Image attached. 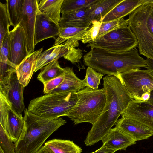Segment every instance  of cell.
<instances>
[{
    "label": "cell",
    "mask_w": 153,
    "mask_h": 153,
    "mask_svg": "<svg viewBox=\"0 0 153 153\" xmlns=\"http://www.w3.org/2000/svg\"><path fill=\"white\" fill-rule=\"evenodd\" d=\"M103 80V88L106 96L105 104L84 141L86 146H91L102 140L133 100L119 77L107 75Z\"/></svg>",
    "instance_id": "6da1fadb"
},
{
    "label": "cell",
    "mask_w": 153,
    "mask_h": 153,
    "mask_svg": "<svg viewBox=\"0 0 153 153\" xmlns=\"http://www.w3.org/2000/svg\"><path fill=\"white\" fill-rule=\"evenodd\" d=\"M83 62L85 65L100 73L117 77L121 73L147 67L146 60L140 56L136 48L121 53L91 48L84 55Z\"/></svg>",
    "instance_id": "7a4b0ae2"
},
{
    "label": "cell",
    "mask_w": 153,
    "mask_h": 153,
    "mask_svg": "<svg viewBox=\"0 0 153 153\" xmlns=\"http://www.w3.org/2000/svg\"><path fill=\"white\" fill-rule=\"evenodd\" d=\"M24 126L21 134L15 144L16 153H36L47 138L67 121L61 117L48 119L24 111Z\"/></svg>",
    "instance_id": "3957f363"
},
{
    "label": "cell",
    "mask_w": 153,
    "mask_h": 153,
    "mask_svg": "<svg viewBox=\"0 0 153 153\" xmlns=\"http://www.w3.org/2000/svg\"><path fill=\"white\" fill-rule=\"evenodd\" d=\"M76 93L78 100L66 116L75 124L88 122L93 125L101 115L105 104L104 89L94 90L86 87Z\"/></svg>",
    "instance_id": "277c9868"
},
{
    "label": "cell",
    "mask_w": 153,
    "mask_h": 153,
    "mask_svg": "<svg viewBox=\"0 0 153 153\" xmlns=\"http://www.w3.org/2000/svg\"><path fill=\"white\" fill-rule=\"evenodd\" d=\"M76 93H51L31 100L28 110L32 113L48 119L66 116L76 104Z\"/></svg>",
    "instance_id": "5b68a950"
},
{
    "label": "cell",
    "mask_w": 153,
    "mask_h": 153,
    "mask_svg": "<svg viewBox=\"0 0 153 153\" xmlns=\"http://www.w3.org/2000/svg\"><path fill=\"white\" fill-rule=\"evenodd\" d=\"M137 39L129 26L112 31L88 43L87 47H94L121 53L137 47Z\"/></svg>",
    "instance_id": "8992f818"
},
{
    "label": "cell",
    "mask_w": 153,
    "mask_h": 153,
    "mask_svg": "<svg viewBox=\"0 0 153 153\" xmlns=\"http://www.w3.org/2000/svg\"><path fill=\"white\" fill-rule=\"evenodd\" d=\"M78 41L75 39H69L60 45L53 46L42 52L38 59L34 72L62 57L74 65L78 63L83 55L82 50L75 48L79 45Z\"/></svg>",
    "instance_id": "52a82bcc"
},
{
    "label": "cell",
    "mask_w": 153,
    "mask_h": 153,
    "mask_svg": "<svg viewBox=\"0 0 153 153\" xmlns=\"http://www.w3.org/2000/svg\"><path fill=\"white\" fill-rule=\"evenodd\" d=\"M118 77L135 101H141L143 94L153 90V76L147 70H132L121 73Z\"/></svg>",
    "instance_id": "ba28073f"
},
{
    "label": "cell",
    "mask_w": 153,
    "mask_h": 153,
    "mask_svg": "<svg viewBox=\"0 0 153 153\" xmlns=\"http://www.w3.org/2000/svg\"><path fill=\"white\" fill-rule=\"evenodd\" d=\"M0 124L16 143L22 132L24 117L20 116L6 96L0 92Z\"/></svg>",
    "instance_id": "9c48e42d"
},
{
    "label": "cell",
    "mask_w": 153,
    "mask_h": 153,
    "mask_svg": "<svg viewBox=\"0 0 153 153\" xmlns=\"http://www.w3.org/2000/svg\"><path fill=\"white\" fill-rule=\"evenodd\" d=\"M24 87L18 79L15 71L3 80L0 81V92L3 93L21 116L25 111L23 97Z\"/></svg>",
    "instance_id": "30bf717a"
},
{
    "label": "cell",
    "mask_w": 153,
    "mask_h": 153,
    "mask_svg": "<svg viewBox=\"0 0 153 153\" xmlns=\"http://www.w3.org/2000/svg\"><path fill=\"white\" fill-rule=\"evenodd\" d=\"M39 1L37 0H24L23 13L19 24L25 33L29 55L34 51L35 27Z\"/></svg>",
    "instance_id": "8fae6325"
},
{
    "label": "cell",
    "mask_w": 153,
    "mask_h": 153,
    "mask_svg": "<svg viewBox=\"0 0 153 153\" xmlns=\"http://www.w3.org/2000/svg\"><path fill=\"white\" fill-rule=\"evenodd\" d=\"M8 59L16 68L28 55L24 30L19 24L9 32Z\"/></svg>",
    "instance_id": "7c38bea8"
},
{
    "label": "cell",
    "mask_w": 153,
    "mask_h": 153,
    "mask_svg": "<svg viewBox=\"0 0 153 153\" xmlns=\"http://www.w3.org/2000/svg\"><path fill=\"white\" fill-rule=\"evenodd\" d=\"M121 115V117L142 124L153 131V105L146 101L132 100Z\"/></svg>",
    "instance_id": "4fadbf2b"
},
{
    "label": "cell",
    "mask_w": 153,
    "mask_h": 153,
    "mask_svg": "<svg viewBox=\"0 0 153 153\" xmlns=\"http://www.w3.org/2000/svg\"><path fill=\"white\" fill-rule=\"evenodd\" d=\"M60 28L59 24L39 10L36 16L35 27V46L44 40L58 36Z\"/></svg>",
    "instance_id": "5bb4252c"
},
{
    "label": "cell",
    "mask_w": 153,
    "mask_h": 153,
    "mask_svg": "<svg viewBox=\"0 0 153 153\" xmlns=\"http://www.w3.org/2000/svg\"><path fill=\"white\" fill-rule=\"evenodd\" d=\"M97 3L85 9L62 13L59 23V26L82 28L90 27L92 22L90 19V15Z\"/></svg>",
    "instance_id": "9a60e30c"
},
{
    "label": "cell",
    "mask_w": 153,
    "mask_h": 153,
    "mask_svg": "<svg viewBox=\"0 0 153 153\" xmlns=\"http://www.w3.org/2000/svg\"><path fill=\"white\" fill-rule=\"evenodd\" d=\"M115 126L131 136L136 141L147 139L153 136V131L147 126L132 119L121 117Z\"/></svg>",
    "instance_id": "2e32d148"
},
{
    "label": "cell",
    "mask_w": 153,
    "mask_h": 153,
    "mask_svg": "<svg viewBox=\"0 0 153 153\" xmlns=\"http://www.w3.org/2000/svg\"><path fill=\"white\" fill-rule=\"evenodd\" d=\"M102 141L103 144L116 151L126 150L128 146L136 143L131 136L116 126L111 128Z\"/></svg>",
    "instance_id": "e0dca14e"
},
{
    "label": "cell",
    "mask_w": 153,
    "mask_h": 153,
    "mask_svg": "<svg viewBox=\"0 0 153 153\" xmlns=\"http://www.w3.org/2000/svg\"><path fill=\"white\" fill-rule=\"evenodd\" d=\"M43 48L29 55L16 69V73L19 83L24 87L29 84L35 71L38 59Z\"/></svg>",
    "instance_id": "ac0fdd59"
},
{
    "label": "cell",
    "mask_w": 153,
    "mask_h": 153,
    "mask_svg": "<svg viewBox=\"0 0 153 153\" xmlns=\"http://www.w3.org/2000/svg\"><path fill=\"white\" fill-rule=\"evenodd\" d=\"M148 0H123L103 19L105 22L124 18L137 8L147 2Z\"/></svg>",
    "instance_id": "d6986e66"
},
{
    "label": "cell",
    "mask_w": 153,
    "mask_h": 153,
    "mask_svg": "<svg viewBox=\"0 0 153 153\" xmlns=\"http://www.w3.org/2000/svg\"><path fill=\"white\" fill-rule=\"evenodd\" d=\"M64 69L65 76L63 82L51 93H76L87 86L85 79L81 80L79 78L74 74L72 68L67 67Z\"/></svg>",
    "instance_id": "ffe728a7"
},
{
    "label": "cell",
    "mask_w": 153,
    "mask_h": 153,
    "mask_svg": "<svg viewBox=\"0 0 153 153\" xmlns=\"http://www.w3.org/2000/svg\"><path fill=\"white\" fill-rule=\"evenodd\" d=\"M44 146L49 153H81L82 150L72 141L58 139L48 140Z\"/></svg>",
    "instance_id": "44dd1931"
},
{
    "label": "cell",
    "mask_w": 153,
    "mask_h": 153,
    "mask_svg": "<svg viewBox=\"0 0 153 153\" xmlns=\"http://www.w3.org/2000/svg\"><path fill=\"white\" fill-rule=\"evenodd\" d=\"M63 1L41 0L38 4L39 10L46 15L56 23L59 24L61 17L60 13Z\"/></svg>",
    "instance_id": "7402d4cb"
},
{
    "label": "cell",
    "mask_w": 153,
    "mask_h": 153,
    "mask_svg": "<svg viewBox=\"0 0 153 153\" xmlns=\"http://www.w3.org/2000/svg\"><path fill=\"white\" fill-rule=\"evenodd\" d=\"M89 27L82 28L60 27L59 34L54 42L53 46L60 45L69 39H73L78 41H81L83 36Z\"/></svg>",
    "instance_id": "603a6c76"
},
{
    "label": "cell",
    "mask_w": 153,
    "mask_h": 153,
    "mask_svg": "<svg viewBox=\"0 0 153 153\" xmlns=\"http://www.w3.org/2000/svg\"><path fill=\"white\" fill-rule=\"evenodd\" d=\"M64 73V68L60 66L58 60H55L43 68L38 75L37 79L44 85L49 81L62 75Z\"/></svg>",
    "instance_id": "cb8c5ba5"
},
{
    "label": "cell",
    "mask_w": 153,
    "mask_h": 153,
    "mask_svg": "<svg viewBox=\"0 0 153 153\" xmlns=\"http://www.w3.org/2000/svg\"><path fill=\"white\" fill-rule=\"evenodd\" d=\"M123 0H99L91 13V21L99 20L103 18Z\"/></svg>",
    "instance_id": "d4e9b609"
},
{
    "label": "cell",
    "mask_w": 153,
    "mask_h": 153,
    "mask_svg": "<svg viewBox=\"0 0 153 153\" xmlns=\"http://www.w3.org/2000/svg\"><path fill=\"white\" fill-rule=\"evenodd\" d=\"M25 0H6L7 10L13 26L19 24L22 15Z\"/></svg>",
    "instance_id": "484cf974"
},
{
    "label": "cell",
    "mask_w": 153,
    "mask_h": 153,
    "mask_svg": "<svg viewBox=\"0 0 153 153\" xmlns=\"http://www.w3.org/2000/svg\"><path fill=\"white\" fill-rule=\"evenodd\" d=\"M99 0H63L61 13H67L89 7Z\"/></svg>",
    "instance_id": "4316f807"
},
{
    "label": "cell",
    "mask_w": 153,
    "mask_h": 153,
    "mask_svg": "<svg viewBox=\"0 0 153 153\" xmlns=\"http://www.w3.org/2000/svg\"><path fill=\"white\" fill-rule=\"evenodd\" d=\"M150 0L140 6L135 10L146 25L149 32L153 36V10Z\"/></svg>",
    "instance_id": "83f0119b"
},
{
    "label": "cell",
    "mask_w": 153,
    "mask_h": 153,
    "mask_svg": "<svg viewBox=\"0 0 153 153\" xmlns=\"http://www.w3.org/2000/svg\"><path fill=\"white\" fill-rule=\"evenodd\" d=\"M13 26L9 17L6 3L0 2V46L6 34L10 31L9 27Z\"/></svg>",
    "instance_id": "f1b7e54d"
},
{
    "label": "cell",
    "mask_w": 153,
    "mask_h": 153,
    "mask_svg": "<svg viewBox=\"0 0 153 153\" xmlns=\"http://www.w3.org/2000/svg\"><path fill=\"white\" fill-rule=\"evenodd\" d=\"M128 25V19H125L124 18L102 22L96 39L112 31L127 26Z\"/></svg>",
    "instance_id": "f546056e"
},
{
    "label": "cell",
    "mask_w": 153,
    "mask_h": 153,
    "mask_svg": "<svg viewBox=\"0 0 153 153\" xmlns=\"http://www.w3.org/2000/svg\"><path fill=\"white\" fill-rule=\"evenodd\" d=\"M104 75L88 67L84 79L87 84L86 87L94 90L97 89L100 84V80Z\"/></svg>",
    "instance_id": "4dcf8cb0"
},
{
    "label": "cell",
    "mask_w": 153,
    "mask_h": 153,
    "mask_svg": "<svg viewBox=\"0 0 153 153\" xmlns=\"http://www.w3.org/2000/svg\"><path fill=\"white\" fill-rule=\"evenodd\" d=\"M103 18H102L99 20L92 21L91 25L82 37L81 41L82 43L84 44L88 43L96 39Z\"/></svg>",
    "instance_id": "1f68e13d"
},
{
    "label": "cell",
    "mask_w": 153,
    "mask_h": 153,
    "mask_svg": "<svg viewBox=\"0 0 153 153\" xmlns=\"http://www.w3.org/2000/svg\"><path fill=\"white\" fill-rule=\"evenodd\" d=\"M13 142L8 134L0 124V147L5 153H16Z\"/></svg>",
    "instance_id": "d6a6232c"
},
{
    "label": "cell",
    "mask_w": 153,
    "mask_h": 153,
    "mask_svg": "<svg viewBox=\"0 0 153 153\" xmlns=\"http://www.w3.org/2000/svg\"><path fill=\"white\" fill-rule=\"evenodd\" d=\"M9 32L5 35L2 43L0 46V62L9 61Z\"/></svg>",
    "instance_id": "836d02e7"
},
{
    "label": "cell",
    "mask_w": 153,
    "mask_h": 153,
    "mask_svg": "<svg viewBox=\"0 0 153 153\" xmlns=\"http://www.w3.org/2000/svg\"><path fill=\"white\" fill-rule=\"evenodd\" d=\"M65 76V72L62 75L53 79L44 85L43 92L45 94L51 93L55 88L58 87L63 82Z\"/></svg>",
    "instance_id": "e575fe53"
},
{
    "label": "cell",
    "mask_w": 153,
    "mask_h": 153,
    "mask_svg": "<svg viewBox=\"0 0 153 153\" xmlns=\"http://www.w3.org/2000/svg\"><path fill=\"white\" fill-rule=\"evenodd\" d=\"M116 151L114 150L108 148L103 144L98 149L90 153H114Z\"/></svg>",
    "instance_id": "d590c367"
},
{
    "label": "cell",
    "mask_w": 153,
    "mask_h": 153,
    "mask_svg": "<svg viewBox=\"0 0 153 153\" xmlns=\"http://www.w3.org/2000/svg\"><path fill=\"white\" fill-rule=\"evenodd\" d=\"M147 70L153 76V59L146 58Z\"/></svg>",
    "instance_id": "8d00e7d4"
},
{
    "label": "cell",
    "mask_w": 153,
    "mask_h": 153,
    "mask_svg": "<svg viewBox=\"0 0 153 153\" xmlns=\"http://www.w3.org/2000/svg\"><path fill=\"white\" fill-rule=\"evenodd\" d=\"M153 105V90L151 91L150 96L149 99L147 101H146Z\"/></svg>",
    "instance_id": "74e56055"
},
{
    "label": "cell",
    "mask_w": 153,
    "mask_h": 153,
    "mask_svg": "<svg viewBox=\"0 0 153 153\" xmlns=\"http://www.w3.org/2000/svg\"><path fill=\"white\" fill-rule=\"evenodd\" d=\"M36 153H49L47 150L44 146L42 147Z\"/></svg>",
    "instance_id": "f35d334b"
},
{
    "label": "cell",
    "mask_w": 153,
    "mask_h": 153,
    "mask_svg": "<svg viewBox=\"0 0 153 153\" xmlns=\"http://www.w3.org/2000/svg\"><path fill=\"white\" fill-rule=\"evenodd\" d=\"M150 3L151 6L153 7V0H150Z\"/></svg>",
    "instance_id": "ab89813d"
},
{
    "label": "cell",
    "mask_w": 153,
    "mask_h": 153,
    "mask_svg": "<svg viewBox=\"0 0 153 153\" xmlns=\"http://www.w3.org/2000/svg\"><path fill=\"white\" fill-rule=\"evenodd\" d=\"M0 153H5L2 148L0 147Z\"/></svg>",
    "instance_id": "60d3db41"
},
{
    "label": "cell",
    "mask_w": 153,
    "mask_h": 153,
    "mask_svg": "<svg viewBox=\"0 0 153 153\" xmlns=\"http://www.w3.org/2000/svg\"><path fill=\"white\" fill-rule=\"evenodd\" d=\"M151 8H152V10H153V7L151 5Z\"/></svg>",
    "instance_id": "b9f144b4"
}]
</instances>
